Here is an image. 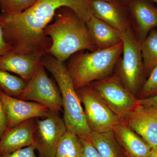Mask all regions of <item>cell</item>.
Returning a JSON list of instances; mask_svg holds the SVG:
<instances>
[{
    "mask_svg": "<svg viewBox=\"0 0 157 157\" xmlns=\"http://www.w3.org/2000/svg\"><path fill=\"white\" fill-rule=\"evenodd\" d=\"M89 0H37L26 11L15 14H0V25L4 38L15 53L44 56L52 41L44 30L56 13L67 7L84 22L92 15Z\"/></svg>",
    "mask_w": 157,
    "mask_h": 157,
    "instance_id": "1",
    "label": "cell"
},
{
    "mask_svg": "<svg viewBox=\"0 0 157 157\" xmlns=\"http://www.w3.org/2000/svg\"><path fill=\"white\" fill-rule=\"evenodd\" d=\"M54 17L55 21L44 30L45 36L52 41L47 54L64 62L78 52L96 50L86 22L71 9L62 7L57 11Z\"/></svg>",
    "mask_w": 157,
    "mask_h": 157,
    "instance_id": "2",
    "label": "cell"
},
{
    "mask_svg": "<svg viewBox=\"0 0 157 157\" xmlns=\"http://www.w3.org/2000/svg\"><path fill=\"white\" fill-rule=\"evenodd\" d=\"M41 63L52 74L59 89L64 111L63 118L67 130L79 137L88 139L91 131L67 68L64 62L48 54L42 57Z\"/></svg>",
    "mask_w": 157,
    "mask_h": 157,
    "instance_id": "3",
    "label": "cell"
},
{
    "mask_svg": "<svg viewBox=\"0 0 157 157\" xmlns=\"http://www.w3.org/2000/svg\"><path fill=\"white\" fill-rule=\"evenodd\" d=\"M123 50L121 42L106 49L81 52L72 58L67 68L75 89L111 75Z\"/></svg>",
    "mask_w": 157,
    "mask_h": 157,
    "instance_id": "4",
    "label": "cell"
},
{
    "mask_svg": "<svg viewBox=\"0 0 157 157\" xmlns=\"http://www.w3.org/2000/svg\"><path fill=\"white\" fill-rule=\"evenodd\" d=\"M121 34L123 56L117 62L116 73L124 87L136 96L145 81L146 75L140 42L132 26Z\"/></svg>",
    "mask_w": 157,
    "mask_h": 157,
    "instance_id": "5",
    "label": "cell"
},
{
    "mask_svg": "<svg viewBox=\"0 0 157 157\" xmlns=\"http://www.w3.org/2000/svg\"><path fill=\"white\" fill-rule=\"evenodd\" d=\"M89 85L121 121L140 105L139 99L124 87L117 73Z\"/></svg>",
    "mask_w": 157,
    "mask_h": 157,
    "instance_id": "6",
    "label": "cell"
},
{
    "mask_svg": "<svg viewBox=\"0 0 157 157\" xmlns=\"http://www.w3.org/2000/svg\"><path fill=\"white\" fill-rule=\"evenodd\" d=\"M82 104L89 128L97 133L113 131L120 119L90 85L76 90Z\"/></svg>",
    "mask_w": 157,
    "mask_h": 157,
    "instance_id": "7",
    "label": "cell"
},
{
    "mask_svg": "<svg viewBox=\"0 0 157 157\" xmlns=\"http://www.w3.org/2000/svg\"><path fill=\"white\" fill-rule=\"evenodd\" d=\"M45 69L41 63L22 92L16 98L36 102L59 113L63 109L60 91L58 85L48 77Z\"/></svg>",
    "mask_w": 157,
    "mask_h": 157,
    "instance_id": "8",
    "label": "cell"
},
{
    "mask_svg": "<svg viewBox=\"0 0 157 157\" xmlns=\"http://www.w3.org/2000/svg\"><path fill=\"white\" fill-rule=\"evenodd\" d=\"M33 145L40 157H55L57 146L67 131L63 118L59 113L48 110L46 117L35 118Z\"/></svg>",
    "mask_w": 157,
    "mask_h": 157,
    "instance_id": "9",
    "label": "cell"
},
{
    "mask_svg": "<svg viewBox=\"0 0 157 157\" xmlns=\"http://www.w3.org/2000/svg\"><path fill=\"white\" fill-rule=\"evenodd\" d=\"M0 101L6 113L7 129L30 119L46 117L49 109L42 104L14 98L0 90Z\"/></svg>",
    "mask_w": 157,
    "mask_h": 157,
    "instance_id": "10",
    "label": "cell"
},
{
    "mask_svg": "<svg viewBox=\"0 0 157 157\" xmlns=\"http://www.w3.org/2000/svg\"><path fill=\"white\" fill-rule=\"evenodd\" d=\"M122 121L151 148L157 147V107L140 105Z\"/></svg>",
    "mask_w": 157,
    "mask_h": 157,
    "instance_id": "11",
    "label": "cell"
},
{
    "mask_svg": "<svg viewBox=\"0 0 157 157\" xmlns=\"http://www.w3.org/2000/svg\"><path fill=\"white\" fill-rule=\"evenodd\" d=\"M132 26L139 41L157 28V6L151 0H134L127 7Z\"/></svg>",
    "mask_w": 157,
    "mask_h": 157,
    "instance_id": "12",
    "label": "cell"
},
{
    "mask_svg": "<svg viewBox=\"0 0 157 157\" xmlns=\"http://www.w3.org/2000/svg\"><path fill=\"white\" fill-rule=\"evenodd\" d=\"M92 14L121 33L132 27L127 7L117 0L114 2L94 0L90 3Z\"/></svg>",
    "mask_w": 157,
    "mask_h": 157,
    "instance_id": "13",
    "label": "cell"
},
{
    "mask_svg": "<svg viewBox=\"0 0 157 157\" xmlns=\"http://www.w3.org/2000/svg\"><path fill=\"white\" fill-rule=\"evenodd\" d=\"M35 127V118H33L6 130L0 139V155L33 145Z\"/></svg>",
    "mask_w": 157,
    "mask_h": 157,
    "instance_id": "14",
    "label": "cell"
},
{
    "mask_svg": "<svg viewBox=\"0 0 157 157\" xmlns=\"http://www.w3.org/2000/svg\"><path fill=\"white\" fill-rule=\"evenodd\" d=\"M42 57L11 51L0 57V69L15 73L27 82L41 63Z\"/></svg>",
    "mask_w": 157,
    "mask_h": 157,
    "instance_id": "15",
    "label": "cell"
},
{
    "mask_svg": "<svg viewBox=\"0 0 157 157\" xmlns=\"http://www.w3.org/2000/svg\"><path fill=\"white\" fill-rule=\"evenodd\" d=\"M86 24L96 50L110 48L122 42L120 32L93 14Z\"/></svg>",
    "mask_w": 157,
    "mask_h": 157,
    "instance_id": "16",
    "label": "cell"
},
{
    "mask_svg": "<svg viewBox=\"0 0 157 157\" xmlns=\"http://www.w3.org/2000/svg\"><path fill=\"white\" fill-rule=\"evenodd\" d=\"M113 132L121 147L129 156H148L151 147L123 121H121Z\"/></svg>",
    "mask_w": 157,
    "mask_h": 157,
    "instance_id": "17",
    "label": "cell"
},
{
    "mask_svg": "<svg viewBox=\"0 0 157 157\" xmlns=\"http://www.w3.org/2000/svg\"><path fill=\"white\" fill-rule=\"evenodd\" d=\"M101 157H124V151L113 131L105 133L91 132L88 139Z\"/></svg>",
    "mask_w": 157,
    "mask_h": 157,
    "instance_id": "18",
    "label": "cell"
},
{
    "mask_svg": "<svg viewBox=\"0 0 157 157\" xmlns=\"http://www.w3.org/2000/svg\"><path fill=\"white\" fill-rule=\"evenodd\" d=\"M145 74L150 73L157 66V29L150 32L146 39L140 41Z\"/></svg>",
    "mask_w": 157,
    "mask_h": 157,
    "instance_id": "19",
    "label": "cell"
},
{
    "mask_svg": "<svg viewBox=\"0 0 157 157\" xmlns=\"http://www.w3.org/2000/svg\"><path fill=\"white\" fill-rule=\"evenodd\" d=\"M55 157H81V144L79 137L67 131L58 144Z\"/></svg>",
    "mask_w": 157,
    "mask_h": 157,
    "instance_id": "20",
    "label": "cell"
},
{
    "mask_svg": "<svg viewBox=\"0 0 157 157\" xmlns=\"http://www.w3.org/2000/svg\"><path fill=\"white\" fill-rule=\"evenodd\" d=\"M26 83L19 76L0 69V90L7 94L16 98L22 92Z\"/></svg>",
    "mask_w": 157,
    "mask_h": 157,
    "instance_id": "21",
    "label": "cell"
},
{
    "mask_svg": "<svg viewBox=\"0 0 157 157\" xmlns=\"http://www.w3.org/2000/svg\"><path fill=\"white\" fill-rule=\"evenodd\" d=\"M37 0H0V10L2 14H15L27 10Z\"/></svg>",
    "mask_w": 157,
    "mask_h": 157,
    "instance_id": "22",
    "label": "cell"
},
{
    "mask_svg": "<svg viewBox=\"0 0 157 157\" xmlns=\"http://www.w3.org/2000/svg\"><path fill=\"white\" fill-rule=\"evenodd\" d=\"M157 95V66L150 73L145 80L137 94L139 99H144Z\"/></svg>",
    "mask_w": 157,
    "mask_h": 157,
    "instance_id": "23",
    "label": "cell"
},
{
    "mask_svg": "<svg viewBox=\"0 0 157 157\" xmlns=\"http://www.w3.org/2000/svg\"><path fill=\"white\" fill-rule=\"evenodd\" d=\"M79 138L81 144V157H101L89 140L81 137Z\"/></svg>",
    "mask_w": 157,
    "mask_h": 157,
    "instance_id": "24",
    "label": "cell"
},
{
    "mask_svg": "<svg viewBox=\"0 0 157 157\" xmlns=\"http://www.w3.org/2000/svg\"><path fill=\"white\" fill-rule=\"evenodd\" d=\"M36 149L33 145L24 147L16 151L0 155V157H38L35 153Z\"/></svg>",
    "mask_w": 157,
    "mask_h": 157,
    "instance_id": "25",
    "label": "cell"
},
{
    "mask_svg": "<svg viewBox=\"0 0 157 157\" xmlns=\"http://www.w3.org/2000/svg\"><path fill=\"white\" fill-rule=\"evenodd\" d=\"M12 49L11 45L6 42L4 38L2 29L0 25V57L10 52Z\"/></svg>",
    "mask_w": 157,
    "mask_h": 157,
    "instance_id": "26",
    "label": "cell"
},
{
    "mask_svg": "<svg viewBox=\"0 0 157 157\" xmlns=\"http://www.w3.org/2000/svg\"><path fill=\"white\" fill-rule=\"evenodd\" d=\"M7 129V122L6 113L2 104L0 101V139Z\"/></svg>",
    "mask_w": 157,
    "mask_h": 157,
    "instance_id": "27",
    "label": "cell"
},
{
    "mask_svg": "<svg viewBox=\"0 0 157 157\" xmlns=\"http://www.w3.org/2000/svg\"><path fill=\"white\" fill-rule=\"evenodd\" d=\"M139 100L141 106L157 107V95L144 99H139Z\"/></svg>",
    "mask_w": 157,
    "mask_h": 157,
    "instance_id": "28",
    "label": "cell"
},
{
    "mask_svg": "<svg viewBox=\"0 0 157 157\" xmlns=\"http://www.w3.org/2000/svg\"><path fill=\"white\" fill-rule=\"evenodd\" d=\"M147 157H157V147L152 148L151 151Z\"/></svg>",
    "mask_w": 157,
    "mask_h": 157,
    "instance_id": "29",
    "label": "cell"
},
{
    "mask_svg": "<svg viewBox=\"0 0 157 157\" xmlns=\"http://www.w3.org/2000/svg\"><path fill=\"white\" fill-rule=\"evenodd\" d=\"M118 1L121 5L127 8L129 4L134 0H118Z\"/></svg>",
    "mask_w": 157,
    "mask_h": 157,
    "instance_id": "30",
    "label": "cell"
},
{
    "mask_svg": "<svg viewBox=\"0 0 157 157\" xmlns=\"http://www.w3.org/2000/svg\"><path fill=\"white\" fill-rule=\"evenodd\" d=\"M90 2L92 1H94V0H89ZM102 1H107L108 2H117V0H102Z\"/></svg>",
    "mask_w": 157,
    "mask_h": 157,
    "instance_id": "31",
    "label": "cell"
},
{
    "mask_svg": "<svg viewBox=\"0 0 157 157\" xmlns=\"http://www.w3.org/2000/svg\"><path fill=\"white\" fill-rule=\"evenodd\" d=\"M124 157H130V156H129L127 154V153H126L124 151Z\"/></svg>",
    "mask_w": 157,
    "mask_h": 157,
    "instance_id": "32",
    "label": "cell"
},
{
    "mask_svg": "<svg viewBox=\"0 0 157 157\" xmlns=\"http://www.w3.org/2000/svg\"><path fill=\"white\" fill-rule=\"evenodd\" d=\"M151 1H152L157 6V0H151Z\"/></svg>",
    "mask_w": 157,
    "mask_h": 157,
    "instance_id": "33",
    "label": "cell"
},
{
    "mask_svg": "<svg viewBox=\"0 0 157 157\" xmlns=\"http://www.w3.org/2000/svg\"></svg>",
    "mask_w": 157,
    "mask_h": 157,
    "instance_id": "34",
    "label": "cell"
}]
</instances>
